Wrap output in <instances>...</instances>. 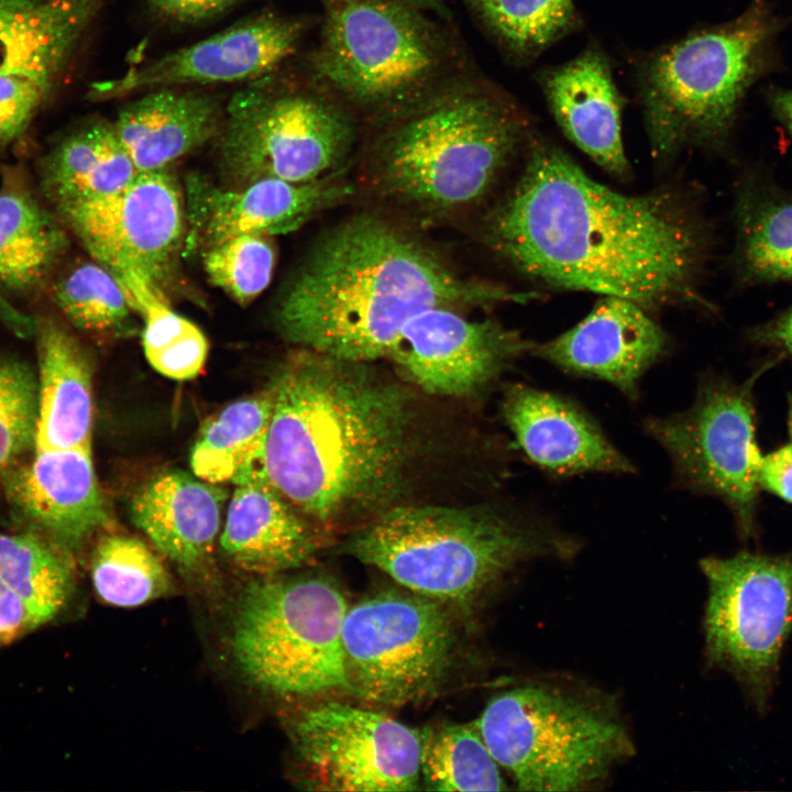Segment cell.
<instances>
[{"instance_id": "43", "label": "cell", "mask_w": 792, "mask_h": 792, "mask_svg": "<svg viewBox=\"0 0 792 792\" xmlns=\"http://www.w3.org/2000/svg\"><path fill=\"white\" fill-rule=\"evenodd\" d=\"M36 628L24 603L0 578V648Z\"/></svg>"}, {"instance_id": "31", "label": "cell", "mask_w": 792, "mask_h": 792, "mask_svg": "<svg viewBox=\"0 0 792 792\" xmlns=\"http://www.w3.org/2000/svg\"><path fill=\"white\" fill-rule=\"evenodd\" d=\"M0 578L40 627L55 618L72 596L73 552L32 529L0 532Z\"/></svg>"}, {"instance_id": "17", "label": "cell", "mask_w": 792, "mask_h": 792, "mask_svg": "<svg viewBox=\"0 0 792 792\" xmlns=\"http://www.w3.org/2000/svg\"><path fill=\"white\" fill-rule=\"evenodd\" d=\"M532 346L497 321L433 307L405 322L387 358L425 392L462 397L484 391Z\"/></svg>"}, {"instance_id": "46", "label": "cell", "mask_w": 792, "mask_h": 792, "mask_svg": "<svg viewBox=\"0 0 792 792\" xmlns=\"http://www.w3.org/2000/svg\"><path fill=\"white\" fill-rule=\"evenodd\" d=\"M424 10L431 11L444 19L449 18V10L443 0H405Z\"/></svg>"}, {"instance_id": "13", "label": "cell", "mask_w": 792, "mask_h": 792, "mask_svg": "<svg viewBox=\"0 0 792 792\" xmlns=\"http://www.w3.org/2000/svg\"><path fill=\"white\" fill-rule=\"evenodd\" d=\"M705 380L684 411L650 418L645 428L668 452L682 484L721 498L740 528H754L758 494L752 385Z\"/></svg>"}, {"instance_id": "4", "label": "cell", "mask_w": 792, "mask_h": 792, "mask_svg": "<svg viewBox=\"0 0 792 792\" xmlns=\"http://www.w3.org/2000/svg\"><path fill=\"white\" fill-rule=\"evenodd\" d=\"M392 120L375 147V184L425 216L481 201L526 135L508 99L468 84L447 85Z\"/></svg>"}, {"instance_id": "29", "label": "cell", "mask_w": 792, "mask_h": 792, "mask_svg": "<svg viewBox=\"0 0 792 792\" xmlns=\"http://www.w3.org/2000/svg\"><path fill=\"white\" fill-rule=\"evenodd\" d=\"M66 227L24 186L0 187V289L25 295L47 280L68 248Z\"/></svg>"}, {"instance_id": "7", "label": "cell", "mask_w": 792, "mask_h": 792, "mask_svg": "<svg viewBox=\"0 0 792 792\" xmlns=\"http://www.w3.org/2000/svg\"><path fill=\"white\" fill-rule=\"evenodd\" d=\"M316 84L348 108L394 119L446 87L454 52L424 9L405 0H326Z\"/></svg>"}, {"instance_id": "32", "label": "cell", "mask_w": 792, "mask_h": 792, "mask_svg": "<svg viewBox=\"0 0 792 792\" xmlns=\"http://www.w3.org/2000/svg\"><path fill=\"white\" fill-rule=\"evenodd\" d=\"M273 404V391L266 392L237 400L208 419L190 454L194 474L218 484L260 462Z\"/></svg>"}, {"instance_id": "40", "label": "cell", "mask_w": 792, "mask_h": 792, "mask_svg": "<svg viewBox=\"0 0 792 792\" xmlns=\"http://www.w3.org/2000/svg\"><path fill=\"white\" fill-rule=\"evenodd\" d=\"M52 86L19 76H0V143L19 136L50 92Z\"/></svg>"}, {"instance_id": "44", "label": "cell", "mask_w": 792, "mask_h": 792, "mask_svg": "<svg viewBox=\"0 0 792 792\" xmlns=\"http://www.w3.org/2000/svg\"><path fill=\"white\" fill-rule=\"evenodd\" d=\"M749 338L758 345L792 356V306L766 323L751 329Z\"/></svg>"}, {"instance_id": "33", "label": "cell", "mask_w": 792, "mask_h": 792, "mask_svg": "<svg viewBox=\"0 0 792 792\" xmlns=\"http://www.w3.org/2000/svg\"><path fill=\"white\" fill-rule=\"evenodd\" d=\"M513 61L530 63L580 24L573 0H463Z\"/></svg>"}, {"instance_id": "45", "label": "cell", "mask_w": 792, "mask_h": 792, "mask_svg": "<svg viewBox=\"0 0 792 792\" xmlns=\"http://www.w3.org/2000/svg\"><path fill=\"white\" fill-rule=\"evenodd\" d=\"M767 99L776 117L792 135V90L770 88Z\"/></svg>"}, {"instance_id": "6", "label": "cell", "mask_w": 792, "mask_h": 792, "mask_svg": "<svg viewBox=\"0 0 792 792\" xmlns=\"http://www.w3.org/2000/svg\"><path fill=\"white\" fill-rule=\"evenodd\" d=\"M781 26L768 0H752L734 20L697 30L641 62L639 92L656 158L725 142L749 88L777 66Z\"/></svg>"}, {"instance_id": "8", "label": "cell", "mask_w": 792, "mask_h": 792, "mask_svg": "<svg viewBox=\"0 0 792 792\" xmlns=\"http://www.w3.org/2000/svg\"><path fill=\"white\" fill-rule=\"evenodd\" d=\"M474 725L521 791L583 790L631 749L623 723L606 704L548 684L494 696Z\"/></svg>"}, {"instance_id": "30", "label": "cell", "mask_w": 792, "mask_h": 792, "mask_svg": "<svg viewBox=\"0 0 792 792\" xmlns=\"http://www.w3.org/2000/svg\"><path fill=\"white\" fill-rule=\"evenodd\" d=\"M739 273L748 282H792V197L746 178L736 200Z\"/></svg>"}, {"instance_id": "10", "label": "cell", "mask_w": 792, "mask_h": 792, "mask_svg": "<svg viewBox=\"0 0 792 792\" xmlns=\"http://www.w3.org/2000/svg\"><path fill=\"white\" fill-rule=\"evenodd\" d=\"M356 129L351 109L318 84L251 81L226 105L217 136L222 167L238 186L262 178L307 183L337 173Z\"/></svg>"}, {"instance_id": "3", "label": "cell", "mask_w": 792, "mask_h": 792, "mask_svg": "<svg viewBox=\"0 0 792 792\" xmlns=\"http://www.w3.org/2000/svg\"><path fill=\"white\" fill-rule=\"evenodd\" d=\"M529 299L460 276L420 240L362 213L317 240L280 290L274 321L301 349L369 363L387 358L405 322L422 310Z\"/></svg>"}, {"instance_id": "16", "label": "cell", "mask_w": 792, "mask_h": 792, "mask_svg": "<svg viewBox=\"0 0 792 792\" xmlns=\"http://www.w3.org/2000/svg\"><path fill=\"white\" fill-rule=\"evenodd\" d=\"M304 28L298 19L263 11L98 82L90 96L108 100L157 88L251 82L273 75L296 52Z\"/></svg>"}, {"instance_id": "23", "label": "cell", "mask_w": 792, "mask_h": 792, "mask_svg": "<svg viewBox=\"0 0 792 792\" xmlns=\"http://www.w3.org/2000/svg\"><path fill=\"white\" fill-rule=\"evenodd\" d=\"M232 482L235 490L220 536L223 554L241 570L263 576L307 563L319 543L260 462L243 468Z\"/></svg>"}, {"instance_id": "36", "label": "cell", "mask_w": 792, "mask_h": 792, "mask_svg": "<svg viewBox=\"0 0 792 792\" xmlns=\"http://www.w3.org/2000/svg\"><path fill=\"white\" fill-rule=\"evenodd\" d=\"M97 595L119 607H135L164 596L169 576L161 560L140 540L112 535L102 538L91 559Z\"/></svg>"}, {"instance_id": "35", "label": "cell", "mask_w": 792, "mask_h": 792, "mask_svg": "<svg viewBox=\"0 0 792 792\" xmlns=\"http://www.w3.org/2000/svg\"><path fill=\"white\" fill-rule=\"evenodd\" d=\"M124 290L133 309L143 318L142 344L151 366L173 380L196 377L209 352L201 329L175 312L165 297L144 283H130Z\"/></svg>"}, {"instance_id": "14", "label": "cell", "mask_w": 792, "mask_h": 792, "mask_svg": "<svg viewBox=\"0 0 792 792\" xmlns=\"http://www.w3.org/2000/svg\"><path fill=\"white\" fill-rule=\"evenodd\" d=\"M54 211L121 285L140 280L167 299L187 231L184 199L167 169L139 173L113 195Z\"/></svg>"}, {"instance_id": "38", "label": "cell", "mask_w": 792, "mask_h": 792, "mask_svg": "<svg viewBox=\"0 0 792 792\" xmlns=\"http://www.w3.org/2000/svg\"><path fill=\"white\" fill-rule=\"evenodd\" d=\"M275 258L267 235L248 234L206 249L202 263L212 285L246 306L270 285Z\"/></svg>"}, {"instance_id": "1", "label": "cell", "mask_w": 792, "mask_h": 792, "mask_svg": "<svg viewBox=\"0 0 792 792\" xmlns=\"http://www.w3.org/2000/svg\"><path fill=\"white\" fill-rule=\"evenodd\" d=\"M484 237L530 279L644 308L697 299L706 249L701 222L676 194L612 190L539 138L529 144L519 178L487 216Z\"/></svg>"}, {"instance_id": "47", "label": "cell", "mask_w": 792, "mask_h": 792, "mask_svg": "<svg viewBox=\"0 0 792 792\" xmlns=\"http://www.w3.org/2000/svg\"><path fill=\"white\" fill-rule=\"evenodd\" d=\"M38 0H0V8L26 6Z\"/></svg>"}, {"instance_id": "22", "label": "cell", "mask_w": 792, "mask_h": 792, "mask_svg": "<svg viewBox=\"0 0 792 792\" xmlns=\"http://www.w3.org/2000/svg\"><path fill=\"white\" fill-rule=\"evenodd\" d=\"M538 82L564 135L607 173L625 178L629 164L622 138L624 101L598 46L541 70Z\"/></svg>"}, {"instance_id": "39", "label": "cell", "mask_w": 792, "mask_h": 792, "mask_svg": "<svg viewBox=\"0 0 792 792\" xmlns=\"http://www.w3.org/2000/svg\"><path fill=\"white\" fill-rule=\"evenodd\" d=\"M37 375L28 363L0 351V475L34 448Z\"/></svg>"}, {"instance_id": "11", "label": "cell", "mask_w": 792, "mask_h": 792, "mask_svg": "<svg viewBox=\"0 0 792 792\" xmlns=\"http://www.w3.org/2000/svg\"><path fill=\"white\" fill-rule=\"evenodd\" d=\"M454 638L437 600L395 591L362 600L342 627L349 692L389 706L425 700L448 673Z\"/></svg>"}, {"instance_id": "37", "label": "cell", "mask_w": 792, "mask_h": 792, "mask_svg": "<svg viewBox=\"0 0 792 792\" xmlns=\"http://www.w3.org/2000/svg\"><path fill=\"white\" fill-rule=\"evenodd\" d=\"M53 300L77 328L95 333H120L133 324L134 310L116 275L95 260L61 273L52 287Z\"/></svg>"}, {"instance_id": "34", "label": "cell", "mask_w": 792, "mask_h": 792, "mask_svg": "<svg viewBox=\"0 0 792 792\" xmlns=\"http://www.w3.org/2000/svg\"><path fill=\"white\" fill-rule=\"evenodd\" d=\"M420 779L432 791H501L505 781L474 724L421 733Z\"/></svg>"}, {"instance_id": "24", "label": "cell", "mask_w": 792, "mask_h": 792, "mask_svg": "<svg viewBox=\"0 0 792 792\" xmlns=\"http://www.w3.org/2000/svg\"><path fill=\"white\" fill-rule=\"evenodd\" d=\"M226 106L218 96L182 88H157L127 103L112 122L139 173L169 165L221 130Z\"/></svg>"}, {"instance_id": "21", "label": "cell", "mask_w": 792, "mask_h": 792, "mask_svg": "<svg viewBox=\"0 0 792 792\" xmlns=\"http://www.w3.org/2000/svg\"><path fill=\"white\" fill-rule=\"evenodd\" d=\"M502 411L519 448L548 473L634 472L591 416L565 397L515 384L504 394Z\"/></svg>"}, {"instance_id": "19", "label": "cell", "mask_w": 792, "mask_h": 792, "mask_svg": "<svg viewBox=\"0 0 792 792\" xmlns=\"http://www.w3.org/2000/svg\"><path fill=\"white\" fill-rule=\"evenodd\" d=\"M3 487L25 528L70 552L108 520L91 448L34 450L30 461L3 474Z\"/></svg>"}, {"instance_id": "15", "label": "cell", "mask_w": 792, "mask_h": 792, "mask_svg": "<svg viewBox=\"0 0 792 792\" xmlns=\"http://www.w3.org/2000/svg\"><path fill=\"white\" fill-rule=\"evenodd\" d=\"M290 729L295 749L316 789H419L421 733L385 714L326 702L299 714Z\"/></svg>"}, {"instance_id": "18", "label": "cell", "mask_w": 792, "mask_h": 792, "mask_svg": "<svg viewBox=\"0 0 792 792\" xmlns=\"http://www.w3.org/2000/svg\"><path fill=\"white\" fill-rule=\"evenodd\" d=\"M352 193L337 173L307 183L262 178L233 188L194 176L187 184L185 246L206 250L240 235L288 233Z\"/></svg>"}, {"instance_id": "42", "label": "cell", "mask_w": 792, "mask_h": 792, "mask_svg": "<svg viewBox=\"0 0 792 792\" xmlns=\"http://www.w3.org/2000/svg\"><path fill=\"white\" fill-rule=\"evenodd\" d=\"M758 484L780 498L792 503V442L760 457Z\"/></svg>"}, {"instance_id": "28", "label": "cell", "mask_w": 792, "mask_h": 792, "mask_svg": "<svg viewBox=\"0 0 792 792\" xmlns=\"http://www.w3.org/2000/svg\"><path fill=\"white\" fill-rule=\"evenodd\" d=\"M138 174L113 124L96 120L69 133L48 153L41 177L56 210L113 195Z\"/></svg>"}, {"instance_id": "25", "label": "cell", "mask_w": 792, "mask_h": 792, "mask_svg": "<svg viewBox=\"0 0 792 792\" xmlns=\"http://www.w3.org/2000/svg\"><path fill=\"white\" fill-rule=\"evenodd\" d=\"M226 491L180 470L152 479L133 497V522L152 543L186 570L210 558L221 525Z\"/></svg>"}, {"instance_id": "12", "label": "cell", "mask_w": 792, "mask_h": 792, "mask_svg": "<svg viewBox=\"0 0 792 792\" xmlns=\"http://www.w3.org/2000/svg\"><path fill=\"white\" fill-rule=\"evenodd\" d=\"M700 564L708 583L707 654L763 705L792 629V557L740 551Z\"/></svg>"}, {"instance_id": "41", "label": "cell", "mask_w": 792, "mask_h": 792, "mask_svg": "<svg viewBox=\"0 0 792 792\" xmlns=\"http://www.w3.org/2000/svg\"><path fill=\"white\" fill-rule=\"evenodd\" d=\"M241 0H147L148 9L162 21L177 25H197L229 12Z\"/></svg>"}, {"instance_id": "26", "label": "cell", "mask_w": 792, "mask_h": 792, "mask_svg": "<svg viewBox=\"0 0 792 792\" xmlns=\"http://www.w3.org/2000/svg\"><path fill=\"white\" fill-rule=\"evenodd\" d=\"M37 410L34 450L91 448L92 369L85 349L64 327L34 321Z\"/></svg>"}, {"instance_id": "2", "label": "cell", "mask_w": 792, "mask_h": 792, "mask_svg": "<svg viewBox=\"0 0 792 792\" xmlns=\"http://www.w3.org/2000/svg\"><path fill=\"white\" fill-rule=\"evenodd\" d=\"M273 396L260 464L288 502L326 524L394 506L415 449L408 391L366 363L301 349Z\"/></svg>"}, {"instance_id": "20", "label": "cell", "mask_w": 792, "mask_h": 792, "mask_svg": "<svg viewBox=\"0 0 792 792\" xmlns=\"http://www.w3.org/2000/svg\"><path fill=\"white\" fill-rule=\"evenodd\" d=\"M667 342L644 307L605 296L573 328L531 350L565 372L603 380L635 399L640 377L662 356Z\"/></svg>"}, {"instance_id": "27", "label": "cell", "mask_w": 792, "mask_h": 792, "mask_svg": "<svg viewBox=\"0 0 792 792\" xmlns=\"http://www.w3.org/2000/svg\"><path fill=\"white\" fill-rule=\"evenodd\" d=\"M105 0H38L0 8V76L48 84L62 72Z\"/></svg>"}, {"instance_id": "5", "label": "cell", "mask_w": 792, "mask_h": 792, "mask_svg": "<svg viewBox=\"0 0 792 792\" xmlns=\"http://www.w3.org/2000/svg\"><path fill=\"white\" fill-rule=\"evenodd\" d=\"M569 546L539 520L493 507L394 505L344 548L414 593L464 607L517 563Z\"/></svg>"}, {"instance_id": "9", "label": "cell", "mask_w": 792, "mask_h": 792, "mask_svg": "<svg viewBox=\"0 0 792 792\" xmlns=\"http://www.w3.org/2000/svg\"><path fill=\"white\" fill-rule=\"evenodd\" d=\"M349 606L322 576L264 579L235 610L230 649L257 688L288 696L349 692L342 627Z\"/></svg>"}]
</instances>
